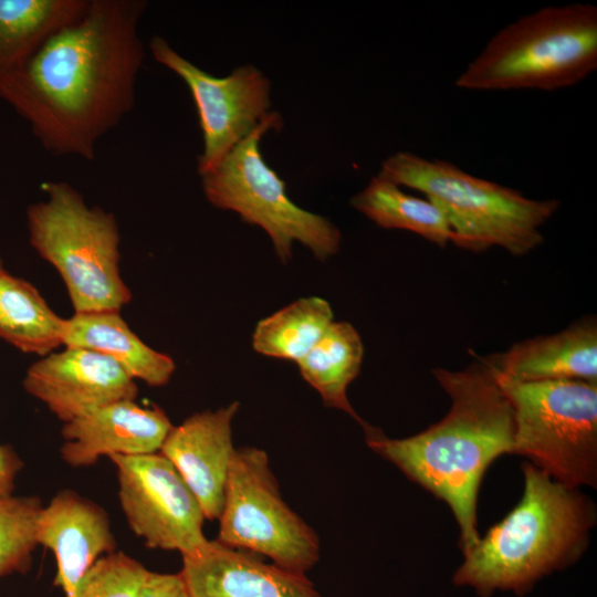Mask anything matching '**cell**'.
Returning a JSON list of instances; mask_svg holds the SVG:
<instances>
[{"label": "cell", "mask_w": 597, "mask_h": 597, "mask_svg": "<svg viewBox=\"0 0 597 597\" xmlns=\"http://www.w3.org/2000/svg\"><path fill=\"white\" fill-rule=\"evenodd\" d=\"M146 7L142 0H91L23 65L0 69V97L48 151L92 160L101 137L130 112Z\"/></svg>", "instance_id": "6da1fadb"}, {"label": "cell", "mask_w": 597, "mask_h": 597, "mask_svg": "<svg viewBox=\"0 0 597 597\" xmlns=\"http://www.w3.org/2000/svg\"><path fill=\"white\" fill-rule=\"evenodd\" d=\"M432 374L451 398L446 417L404 439L387 438L371 427L365 431L366 441L450 506L467 553L480 538L476 500L483 474L499 455L514 453V411L484 358L462 370L433 368Z\"/></svg>", "instance_id": "7a4b0ae2"}, {"label": "cell", "mask_w": 597, "mask_h": 597, "mask_svg": "<svg viewBox=\"0 0 597 597\" xmlns=\"http://www.w3.org/2000/svg\"><path fill=\"white\" fill-rule=\"evenodd\" d=\"M523 471L521 501L464 553L455 585L472 586L483 597L495 589L522 595L585 549L594 523L591 504L532 463Z\"/></svg>", "instance_id": "3957f363"}, {"label": "cell", "mask_w": 597, "mask_h": 597, "mask_svg": "<svg viewBox=\"0 0 597 597\" xmlns=\"http://www.w3.org/2000/svg\"><path fill=\"white\" fill-rule=\"evenodd\" d=\"M377 176L425 193L448 219L452 243L473 252L500 247L512 255L530 253L543 242L540 229L561 205L558 199H530L452 163L409 151L388 156Z\"/></svg>", "instance_id": "277c9868"}, {"label": "cell", "mask_w": 597, "mask_h": 597, "mask_svg": "<svg viewBox=\"0 0 597 597\" xmlns=\"http://www.w3.org/2000/svg\"><path fill=\"white\" fill-rule=\"evenodd\" d=\"M597 69V7L548 6L511 22L457 77L469 91L574 86Z\"/></svg>", "instance_id": "5b68a950"}, {"label": "cell", "mask_w": 597, "mask_h": 597, "mask_svg": "<svg viewBox=\"0 0 597 597\" xmlns=\"http://www.w3.org/2000/svg\"><path fill=\"white\" fill-rule=\"evenodd\" d=\"M42 188L46 198L27 210L30 244L60 273L75 313L121 311L132 294L121 276L115 217L65 181Z\"/></svg>", "instance_id": "8992f818"}, {"label": "cell", "mask_w": 597, "mask_h": 597, "mask_svg": "<svg viewBox=\"0 0 597 597\" xmlns=\"http://www.w3.org/2000/svg\"><path fill=\"white\" fill-rule=\"evenodd\" d=\"M493 371L514 411V453L528 457L533 465L569 489L595 486L597 383H521Z\"/></svg>", "instance_id": "52a82bcc"}, {"label": "cell", "mask_w": 597, "mask_h": 597, "mask_svg": "<svg viewBox=\"0 0 597 597\" xmlns=\"http://www.w3.org/2000/svg\"><path fill=\"white\" fill-rule=\"evenodd\" d=\"M281 127L282 117L274 112L216 167L200 175L203 193L213 207L234 211L247 223L263 229L282 262L291 260L296 241L325 261L339 250V229L294 203L286 193L285 181L260 151L264 134Z\"/></svg>", "instance_id": "ba28073f"}, {"label": "cell", "mask_w": 597, "mask_h": 597, "mask_svg": "<svg viewBox=\"0 0 597 597\" xmlns=\"http://www.w3.org/2000/svg\"><path fill=\"white\" fill-rule=\"evenodd\" d=\"M219 521L216 541L227 547L266 556L296 574H305L318 561L316 533L283 501L261 449H235Z\"/></svg>", "instance_id": "9c48e42d"}, {"label": "cell", "mask_w": 597, "mask_h": 597, "mask_svg": "<svg viewBox=\"0 0 597 597\" xmlns=\"http://www.w3.org/2000/svg\"><path fill=\"white\" fill-rule=\"evenodd\" d=\"M153 57L177 74L188 86L197 107L203 148L198 156L199 175L216 167L274 111H270L271 83L253 65L235 67L216 77L185 59L161 36L149 42Z\"/></svg>", "instance_id": "30bf717a"}, {"label": "cell", "mask_w": 597, "mask_h": 597, "mask_svg": "<svg viewBox=\"0 0 597 597\" xmlns=\"http://www.w3.org/2000/svg\"><path fill=\"white\" fill-rule=\"evenodd\" d=\"M109 459L117 470L121 507L147 547L188 556L209 543L201 506L166 457L156 452Z\"/></svg>", "instance_id": "8fae6325"}, {"label": "cell", "mask_w": 597, "mask_h": 597, "mask_svg": "<svg viewBox=\"0 0 597 597\" xmlns=\"http://www.w3.org/2000/svg\"><path fill=\"white\" fill-rule=\"evenodd\" d=\"M22 385L63 423L138 394L135 379L118 363L78 347L43 356L28 368Z\"/></svg>", "instance_id": "7c38bea8"}, {"label": "cell", "mask_w": 597, "mask_h": 597, "mask_svg": "<svg viewBox=\"0 0 597 597\" xmlns=\"http://www.w3.org/2000/svg\"><path fill=\"white\" fill-rule=\"evenodd\" d=\"M234 401L214 411L197 412L174 426L159 452L177 469L208 520L219 519L229 468L235 449L232 419Z\"/></svg>", "instance_id": "4fadbf2b"}, {"label": "cell", "mask_w": 597, "mask_h": 597, "mask_svg": "<svg viewBox=\"0 0 597 597\" xmlns=\"http://www.w3.org/2000/svg\"><path fill=\"white\" fill-rule=\"evenodd\" d=\"M172 427L158 406L142 407L135 399L119 400L64 423L60 452L74 468L92 465L102 455L156 453Z\"/></svg>", "instance_id": "5bb4252c"}, {"label": "cell", "mask_w": 597, "mask_h": 597, "mask_svg": "<svg viewBox=\"0 0 597 597\" xmlns=\"http://www.w3.org/2000/svg\"><path fill=\"white\" fill-rule=\"evenodd\" d=\"M190 597H321L305 574L264 563L256 554L214 541L182 556Z\"/></svg>", "instance_id": "9a60e30c"}, {"label": "cell", "mask_w": 597, "mask_h": 597, "mask_svg": "<svg viewBox=\"0 0 597 597\" xmlns=\"http://www.w3.org/2000/svg\"><path fill=\"white\" fill-rule=\"evenodd\" d=\"M36 538L54 554V585L65 597H74L84 574L116 547L105 510L72 490L60 491L42 507Z\"/></svg>", "instance_id": "2e32d148"}, {"label": "cell", "mask_w": 597, "mask_h": 597, "mask_svg": "<svg viewBox=\"0 0 597 597\" xmlns=\"http://www.w3.org/2000/svg\"><path fill=\"white\" fill-rule=\"evenodd\" d=\"M484 359L496 373L515 381L597 383L596 318L587 316L559 333L519 342Z\"/></svg>", "instance_id": "e0dca14e"}, {"label": "cell", "mask_w": 597, "mask_h": 597, "mask_svg": "<svg viewBox=\"0 0 597 597\" xmlns=\"http://www.w3.org/2000/svg\"><path fill=\"white\" fill-rule=\"evenodd\" d=\"M63 345L106 355L133 378L149 386L166 385L175 369L174 359L146 345L121 316V311L74 313L66 318Z\"/></svg>", "instance_id": "ac0fdd59"}, {"label": "cell", "mask_w": 597, "mask_h": 597, "mask_svg": "<svg viewBox=\"0 0 597 597\" xmlns=\"http://www.w3.org/2000/svg\"><path fill=\"white\" fill-rule=\"evenodd\" d=\"M363 357L364 345L356 328L347 322H333L297 366L325 406L346 412L367 431L371 426L356 413L347 399V387L359 374Z\"/></svg>", "instance_id": "d6986e66"}, {"label": "cell", "mask_w": 597, "mask_h": 597, "mask_svg": "<svg viewBox=\"0 0 597 597\" xmlns=\"http://www.w3.org/2000/svg\"><path fill=\"white\" fill-rule=\"evenodd\" d=\"M66 320L36 287L6 270L0 272V337L23 353L45 356L63 345Z\"/></svg>", "instance_id": "ffe728a7"}, {"label": "cell", "mask_w": 597, "mask_h": 597, "mask_svg": "<svg viewBox=\"0 0 597 597\" xmlns=\"http://www.w3.org/2000/svg\"><path fill=\"white\" fill-rule=\"evenodd\" d=\"M91 0H0V69L23 65L52 34L80 18Z\"/></svg>", "instance_id": "44dd1931"}, {"label": "cell", "mask_w": 597, "mask_h": 597, "mask_svg": "<svg viewBox=\"0 0 597 597\" xmlns=\"http://www.w3.org/2000/svg\"><path fill=\"white\" fill-rule=\"evenodd\" d=\"M350 205L381 228L413 232L440 248L453 240L449 221L437 205L377 175L350 199Z\"/></svg>", "instance_id": "7402d4cb"}, {"label": "cell", "mask_w": 597, "mask_h": 597, "mask_svg": "<svg viewBox=\"0 0 597 597\" xmlns=\"http://www.w3.org/2000/svg\"><path fill=\"white\" fill-rule=\"evenodd\" d=\"M333 323L329 303L317 296L302 297L262 318L252 335L258 353L296 364Z\"/></svg>", "instance_id": "603a6c76"}, {"label": "cell", "mask_w": 597, "mask_h": 597, "mask_svg": "<svg viewBox=\"0 0 597 597\" xmlns=\"http://www.w3.org/2000/svg\"><path fill=\"white\" fill-rule=\"evenodd\" d=\"M42 507L41 499L34 495L0 496V579L31 568Z\"/></svg>", "instance_id": "cb8c5ba5"}, {"label": "cell", "mask_w": 597, "mask_h": 597, "mask_svg": "<svg viewBox=\"0 0 597 597\" xmlns=\"http://www.w3.org/2000/svg\"><path fill=\"white\" fill-rule=\"evenodd\" d=\"M150 570L123 552L98 558L80 580L74 597H137Z\"/></svg>", "instance_id": "d4e9b609"}, {"label": "cell", "mask_w": 597, "mask_h": 597, "mask_svg": "<svg viewBox=\"0 0 597 597\" xmlns=\"http://www.w3.org/2000/svg\"><path fill=\"white\" fill-rule=\"evenodd\" d=\"M137 597H190L180 574L150 572Z\"/></svg>", "instance_id": "484cf974"}, {"label": "cell", "mask_w": 597, "mask_h": 597, "mask_svg": "<svg viewBox=\"0 0 597 597\" xmlns=\"http://www.w3.org/2000/svg\"><path fill=\"white\" fill-rule=\"evenodd\" d=\"M23 462L18 453L7 444H0V496L12 495L18 473Z\"/></svg>", "instance_id": "4316f807"}, {"label": "cell", "mask_w": 597, "mask_h": 597, "mask_svg": "<svg viewBox=\"0 0 597 597\" xmlns=\"http://www.w3.org/2000/svg\"><path fill=\"white\" fill-rule=\"evenodd\" d=\"M3 270H4V268H3V262H2V259H1V256H0V272H2Z\"/></svg>", "instance_id": "83f0119b"}]
</instances>
